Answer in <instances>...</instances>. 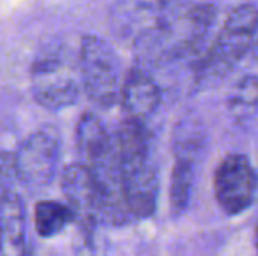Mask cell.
I'll use <instances>...</instances> for the list:
<instances>
[{
	"label": "cell",
	"mask_w": 258,
	"mask_h": 256,
	"mask_svg": "<svg viewBox=\"0 0 258 256\" xmlns=\"http://www.w3.org/2000/svg\"><path fill=\"white\" fill-rule=\"evenodd\" d=\"M197 142L199 140L188 139L186 142L181 140L179 144H176V160H174L169 188L170 212L174 216L183 214L190 200L191 185H194V160L197 147L201 146Z\"/></svg>",
	"instance_id": "11"
},
{
	"label": "cell",
	"mask_w": 258,
	"mask_h": 256,
	"mask_svg": "<svg viewBox=\"0 0 258 256\" xmlns=\"http://www.w3.org/2000/svg\"><path fill=\"white\" fill-rule=\"evenodd\" d=\"M27 214L16 193L6 192L0 197V254H27Z\"/></svg>",
	"instance_id": "10"
},
{
	"label": "cell",
	"mask_w": 258,
	"mask_h": 256,
	"mask_svg": "<svg viewBox=\"0 0 258 256\" xmlns=\"http://www.w3.org/2000/svg\"><path fill=\"white\" fill-rule=\"evenodd\" d=\"M255 247H256V253H258V223H256V228H255Z\"/></svg>",
	"instance_id": "15"
},
{
	"label": "cell",
	"mask_w": 258,
	"mask_h": 256,
	"mask_svg": "<svg viewBox=\"0 0 258 256\" xmlns=\"http://www.w3.org/2000/svg\"><path fill=\"white\" fill-rule=\"evenodd\" d=\"M119 102L128 118L144 121L156 113L162 102V90L146 68L134 67L128 70L119 88Z\"/></svg>",
	"instance_id": "9"
},
{
	"label": "cell",
	"mask_w": 258,
	"mask_h": 256,
	"mask_svg": "<svg viewBox=\"0 0 258 256\" xmlns=\"http://www.w3.org/2000/svg\"><path fill=\"white\" fill-rule=\"evenodd\" d=\"M227 109L235 121L249 120L258 111V75H244L227 99Z\"/></svg>",
	"instance_id": "14"
},
{
	"label": "cell",
	"mask_w": 258,
	"mask_h": 256,
	"mask_svg": "<svg viewBox=\"0 0 258 256\" xmlns=\"http://www.w3.org/2000/svg\"><path fill=\"white\" fill-rule=\"evenodd\" d=\"M112 142V135L107 132L97 114L85 113L78 121L76 127V147H78L81 163L90 165L95 161L100 154L107 151Z\"/></svg>",
	"instance_id": "12"
},
{
	"label": "cell",
	"mask_w": 258,
	"mask_h": 256,
	"mask_svg": "<svg viewBox=\"0 0 258 256\" xmlns=\"http://www.w3.org/2000/svg\"><path fill=\"white\" fill-rule=\"evenodd\" d=\"M78 60L63 46L42 49L30 70V88L35 102L49 111H61L78 102L79 92Z\"/></svg>",
	"instance_id": "2"
},
{
	"label": "cell",
	"mask_w": 258,
	"mask_h": 256,
	"mask_svg": "<svg viewBox=\"0 0 258 256\" xmlns=\"http://www.w3.org/2000/svg\"><path fill=\"white\" fill-rule=\"evenodd\" d=\"M256 37H258V34H256Z\"/></svg>",
	"instance_id": "16"
},
{
	"label": "cell",
	"mask_w": 258,
	"mask_h": 256,
	"mask_svg": "<svg viewBox=\"0 0 258 256\" xmlns=\"http://www.w3.org/2000/svg\"><path fill=\"white\" fill-rule=\"evenodd\" d=\"M256 172L246 154L232 153L221 160L214 172V197L221 211L237 216L253 204Z\"/></svg>",
	"instance_id": "6"
},
{
	"label": "cell",
	"mask_w": 258,
	"mask_h": 256,
	"mask_svg": "<svg viewBox=\"0 0 258 256\" xmlns=\"http://www.w3.org/2000/svg\"><path fill=\"white\" fill-rule=\"evenodd\" d=\"M60 137L53 128H41L23 140L14 154V172L30 192H41L53 183L60 163Z\"/></svg>",
	"instance_id": "5"
},
{
	"label": "cell",
	"mask_w": 258,
	"mask_h": 256,
	"mask_svg": "<svg viewBox=\"0 0 258 256\" xmlns=\"http://www.w3.org/2000/svg\"><path fill=\"white\" fill-rule=\"evenodd\" d=\"M78 65L88 99L100 107L114 106L119 100L121 67L109 42L97 35H85L79 46Z\"/></svg>",
	"instance_id": "4"
},
{
	"label": "cell",
	"mask_w": 258,
	"mask_h": 256,
	"mask_svg": "<svg viewBox=\"0 0 258 256\" xmlns=\"http://www.w3.org/2000/svg\"><path fill=\"white\" fill-rule=\"evenodd\" d=\"M74 221L72 211L67 204L54 200H42L34 209V226L41 237H54L61 233Z\"/></svg>",
	"instance_id": "13"
},
{
	"label": "cell",
	"mask_w": 258,
	"mask_h": 256,
	"mask_svg": "<svg viewBox=\"0 0 258 256\" xmlns=\"http://www.w3.org/2000/svg\"><path fill=\"white\" fill-rule=\"evenodd\" d=\"M61 192L74 219L86 230L102 221L100 192L92 170L85 163H72L61 172Z\"/></svg>",
	"instance_id": "8"
},
{
	"label": "cell",
	"mask_w": 258,
	"mask_h": 256,
	"mask_svg": "<svg viewBox=\"0 0 258 256\" xmlns=\"http://www.w3.org/2000/svg\"><path fill=\"white\" fill-rule=\"evenodd\" d=\"M118 154V153H116ZM121 192L130 219H148L155 214L158 198V176L150 156L118 158Z\"/></svg>",
	"instance_id": "7"
},
{
	"label": "cell",
	"mask_w": 258,
	"mask_h": 256,
	"mask_svg": "<svg viewBox=\"0 0 258 256\" xmlns=\"http://www.w3.org/2000/svg\"><path fill=\"white\" fill-rule=\"evenodd\" d=\"M216 7L211 4L169 2L158 21L141 30L134 39L139 67H158L190 55L213 27Z\"/></svg>",
	"instance_id": "1"
},
{
	"label": "cell",
	"mask_w": 258,
	"mask_h": 256,
	"mask_svg": "<svg viewBox=\"0 0 258 256\" xmlns=\"http://www.w3.org/2000/svg\"><path fill=\"white\" fill-rule=\"evenodd\" d=\"M258 34V7L241 4L221 25L218 37L207 51L199 68L201 79H218L225 75L251 48Z\"/></svg>",
	"instance_id": "3"
}]
</instances>
